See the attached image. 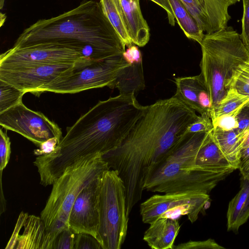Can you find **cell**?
Returning a JSON list of instances; mask_svg holds the SVG:
<instances>
[{
    "label": "cell",
    "instance_id": "6da1fadb",
    "mask_svg": "<svg viewBox=\"0 0 249 249\" xmlns=\"http://www.w3.org/2000/svg\"><path fill=\"white\" fill-rule=\"evenodd\" d=\"M198 116L173 96L147 106L122 143L102 155L110 169L116 171L125 188L127 213L141 199L148 170L186 133Z\"/></svg>",
    "mask_w": 249,
    "mask_h": 249
},
{
    "label": "cell",
    "instance_id": "7a4b0ae2",
    "mask_svg": "<svg viewBox=\"0 0 249 249\" xmlns=\"http://www.w3.org/2000/svg\"><path fill=\"white\" fill-rule=\"evenodd\" d=\"M135 95L119 94L99 101L68 127L54 151L37 156L33 162L40 184L53 185L69 166L117 147L147 109V106L141 105Z\"/></svg>",
    "mask_w": 249,
    "mask_h": 249
},
{
    "label": "cell",
    "instance_id": "3957f363",
    "mask_svg": "<svg viewBox=\"0 0 249 249\" xmlns=\"http://www.w3.org/2000/svg\"><path fill=\"white\" fill-rule=\"evenodd\" d=\"M53 43L71 47L92 62L123 55L125 46L99 3L84 0L57 16L41 19L26 28L13 47Z\"/></svg>",
    "mask_w": 249,
    "mask_h": 249
},
{
    "label": "cell",
    "instance_id": "277c9868",
    "mask_svg": "<svg viewBox=\"0 0 249 249\" xmlns=\"http://www.w3.org/2000/svg\"><path fill=\"white\" fill-rule=\"evenodd\" d=\"M209 132H186L148 170L143 190L163 194L197 191L209 194L235 169H213L196 164V156Z\"/></svg>",
    "mask_w": 249,
    "mask_h": 249
},
{
    "label": "cell",
    "instance_id": "5b68a950",
    "mask_svg": "<svg viewBox=\"0 0 249 249\" xmlns=\"http://www.w3.org/2000/svg\"><path fill=\"white\" fill-rule=\"evenodd\" d=\"M109 169L102 155L98 154L69 166L54 181L40 216L45 226L47 249H53L57 235L64 229L70 228V213L80 193Z\"/></svg>",
    "mask_w": 249,
    "mask_h": 249
},
{
    "label": "cell",
    "instance_id": "8992f818",
    "mask_svg": "<svg viewBox=\"0 0 249 249\" xmlns=\"http://www.w3.org/2000/svg\"><path fill=\"white\" fill-rule=\"evenodd\" d=\"M200 45V74L209 94L211 111L227 94L236 69L249 60V52L240 35L228 27L205 34Z\"/></svg>",
    "mask_w": 249,
    "mask_h": 249
},
{
    "label": "cell",
    "instance_id": "52a82bcc",
    "mask_svg": "<svg viewBox=\"0 0 249 249\" xmlns=\"http://www.w3.org/2000/svg\"><path fill=\"white\" fill-rule=\"evenodd\" d=\"M98 208L96 239L102 249H121L126 238L129 215L125 186L115 170H107L101 178Z\"/></svg>",
    "mask_w": 249,
    "mask_h": 249
},
{
    "label": "cell",
    "instance_id": "ba28073f",
    "mask_svg": "<svg viewBox=\"0 0 249 249\" xmlns=\"http://www.w3.org/2000/svg\"><path fill=\"white\" fill-rule=\"evenodd\" d=\"M130 65L123 55L94 61L68 75L57 78L41 89L37 95L44 92L75 93L105 86L114 89L124 69Z\"/></svg>",
    "mask_w": 249,
    "mask_h": 249
},
{
    "label": "cell",
    "instance_id": "9c48e42d",
    "mask_svg": "<svg viewBox=\"0 0 249 249\" xmlns=\"http://www.w3.org/2000/svg\"><path fill=\"white\" fill-rule=\"evenodd\" d=\"M210 199L209 194L197 191L155 195L141 204L140 214L143 223L148 224L161 217L178 220L185 215L194 223Z\"/></svg>",
    "mask_w": 249,
    "mask_h": 249
},
{
    "label": "cell",
    "instance_id": "30bf717a",
    "mask_svg": "<svg viewBox=\"0 0 249 249\" xmlns=\"http://www.w3.org/2000/svg\"><path fill=\"white\" fill-rule=\"evenodd\" d=\"M92 62L80 52L68 46L53 43L21 47L13 46L0 56L1 69L61 64L87 66Z\"/></svg>",
    "mask_w": 249,
    "mask_h": 249
},
{
    "label": "cell",
    "instance_id": "8fae6325",
    "mask_svg": "<svg viewBox=\"0 0 249 249\" xmlns=\"http://www.w3.org/2000/svg\"><path fill=\"white\" fill-rule=\"evenodd\" d=\"M0 125L20 134L38 147L50 139L57 138L60 141L62 138L55 123L41 112L29 109L22 101L0 113Z\"/></svg>",
    "mask_w": 249,
    "mask_h": 249
},
{
    "label": "cell",
    "instance_id": "7c38bea8",
    "mask_svg": "<svg viewBox=\"0 0 249 249\" xmlns=\"http://www.w3.org/2000/svg\"><path fill=\"white\" fill-rule=\"evenodd\" d=\"M85 66L77 64H61L0 69V80L26 93L37 95L41 89L57 78Z\"/></svg>",
    "mask_w": 249,
    "mask_h": 249
},
{
    "label": "cell",
    "instance_id": "4fadbf2b",
    "mask_svg": "<svg viewBox=\"0 0 249 249\" xmlns=\"http://www.w3.org/2000/svg\"><path fill=\"white\" fill-rule=\"evenodd\" d=\"M102 176L84 188L73 204L69 225L76 234L89 233L96 238L99 225L98 203Z\"/></svg>",
    "mask_w": 249,
    "mask_h": 249
},
{
    "label": "cell",
    "instance_id": "5bb4252c",
    "mask_svg": "<svg viewBox=\"0 0 249 249\" xmlns=\"http://www.w3.org/2000/svg\"><path fill=\"white\" fill-rule=\"evenodd\" d=\"M174 95L200 115L210 114L212 104L201 74L193 76L175 78Z\"/></svg>",
    "mask_w": 249,
    "mask_h": 249
},
{
    "label": "cell",
    "instance_id": "9a60e30c",
    "mask_svg": "<svg viewBox=\"0 0 249 249\" xmlns=\"http://www.w3.org/2000/svg\"><path fill=\"white\" fill-rule=\"evenodd\" d=\"M143 239L153 249H173L180 230L177 219L161 217L149 224Z\"/></svg>",
    "mask_w": 249,
    "mask_h": 249
},
{
    "label": "cell",
    "instance_id": "2e32d148",
    "mask_svg": "<svg viewBox=\"0 0 249 249\" xmlns=\"http://www.w3.org/2000/svg\"><path fill=\"white\" fill-rule=\"evenodd\" d=\"M132 43L143 47L148 42L150 31L144 18L139 0H120Z\"/></svg>",
    "mask_w": 249,
    "mask_h": 249
},
{
    "label": "cell",
    "instance_id": "e0dca14e",
    "mask_svg": "<svg viewBox=\"0 0 249 249\" xmlns=\"http://www.w3.org/2000/svg\"><path fill=\"white\" fill-rule=\"evenodd\" d=\"M196 0L206 23V34H212L227 27L231 19L228 8L239 0Z\"/></svg>",
    "mask_w": 249,
    "mask_h": 249
},
{
    "label": "cell",
    "instance_id": "ac0fdd59",
    "mask_svg": "<svg viewBox=\"0 0 249 249\" xmlns=\"http://www.w3.org/2000/svg\"><path fill=\"white\" fill-rule=\"evenodd\" d=\"M249 132H240L237 129L224 130L213 128V139L231 167L238 169L241 145Z\"/></svg>",
    "mask_w": 249,
    "mask_h": 249
},
{
    "label": "cell",
    "instance_id": "d6986e66",
    "mask_svg": "<svg viewBox=\"0 0 249 249\" xmlns=\"http://www.w3.org/2000/svg\"><path fill=\"white\" fill-rule=\"evenodd\" d=\"M249 218V180L241 177L240 189L230 201L227 213V230L238 232Z\"/></svg>",
    "mask_w": 249,
    "mask_h": 249
},
{
    "label": "cell",
    "instance_id": "ffe728a7",
    "mask_svg": "<svg viewBox=\"0 0 249 249\" xmlns=\"http://www.w3.org/2000/svg\"><path fill=\"white\" fill-rule=\"evenodd\" d=\"M23 227L15 249H47L45 226L40 216L28 214Z\"/></svg>",
    "mask_w": 249,
    "mask_h": 249
},
{
    "label": "cell",
    "instance_id": "44dd1931",
    "mask_svg": "<svg viewBox=\"0 0 249 249\" xmlns=\"http://www.w3.org/2000/svg\"><path fill=\"white\" fill-rule=\"evenodd\" d=\"M212 130L208 133L197 153L196 164L200 166L217 169L232 168L216 143L212 135Z\"/></svg>",
    "mask_w": 249,
    "mask_h": 249
},
{
    "label": "cell",
    "instance_id": "7402d4cb",
    "mask_svg": "<svg viewBox=\"0 0 249 249\" xmlns=\"http://www.w3.org/2000/svg\"><path fill=\"white\" fill-rule=\"evenodd\" d=\"M103 12L125 46L132 45L120 0H100Z\"/></svg>",
    "mask_w": 249,
    "mask_h": 249
},
{
    "label": "cell",
    "instance_id": "603a6c76",
    "mask_svg": "<svg viewBox=\"0 0 249 249\" xmlns=\"http://www.w3.org/2000/svg\"><path fill=\"white\" fill-rule=\"evenodd\" d=\"M175 18L185 35L189 39L201 43L205 36L196 20L180 0H168Z\"/></svg>",
    "mask_w": 249,
    "mask_h": 249
},
{
    "label": "cell",
    "instance_id": "cb8c5ba5",
    "mask_svg": "<svg viewBox=\"0 0 249 249\" xmlns=\"http://www.w3.org/2000/svg\"><path fill=\"white\" fill-rule=\"evenodd\" d=\"M145 87L142 62L133 63L126 67L118 78L115 88L120 94L137 93Z\"/></svg>",
    "mask_w": 249,
    "mask_h": 249
},
{
    "label": "cell",
    "instance_id": "d4e9b609",
    "mask_svg": "<svg viewBox=\"0 0 249 249\" xmlns=\"http://www.w3.org/2000/svg\"><path fill=\"white\" fill-rule=\"evenodd\" d=\"M249 102V97L238 92L234 89H230L225 97L210 112L211 120L232 112Z\"/></svg>",
    "mask_w": 249,
    "mask_h": 249
},
{
    "label": "cell",
    "instance_id": "484cf974",
    "mask_svg": "<svg viewBox=\"0 0 249 249\" xmlns=\"http://www.w3.org/2000/svg\"><path fill=\"white\" fill-rule=\"evenodd\" d=\"M25 93L13 85L0 80V113L22 102Z\"/></svg>",
    "mask_w": 249,
    "mask_h": 249
},
{
    "label": "cell",
    "instance_id": "4316f807",
    "mask_svg": "<svg viewBox=\"0 0 249 249\" xmlns=\"http://www.w3.org/2000/svg\"><path fill=\"white\" fill-rule=\"evenodd\" d=\"M231 88L249 97V60L240 65L233 73L229 84Z\"/></svg>",
    "mask_w": 249,
    "mask_h": 249
},
{
    "label": "cell",
    "instance_id": "83f0119b",
    "mask_svg": "<svg viewBox=\"0 0 249 249\" xmlns=\"http://www.w3.org/2000/svg\"><path fill=\"white\" fill-rule=\"evenodd\" d=\"M242 107L243 106L232 112L212 120L213 127H218L224 130L237 129L238 127L237 117Z\"/></svg>",
    "mask_w": 249,
    "mask_h": 249
},
{
    "label": "cell",
    "instance_id": "f1b7e54d",
    "mask_svg": "<svg viewBox=\"0 0 249 249\" xmlns=\"http://www.w3.org/2000/svg\"><path fill=\"white\" fill-rule=\"evenodd\" d=\"M75 235L70 228L64 229L55 238L53 249H74Z\"/></svg>",
    "mask_w": 249,
    "mask_h": 249
},
{
    "label": "cell",
    "instance_id": "f546056e",
    "mask_svg": "<svg viewBox=\"0 0 249 249\" xmlns=\"http://www.w3.org/2000/svg\"><path fill=\"white\" fill-rule=\"evenodd\" d=\"M11 153L10 138L1 128L0 129V172H2L8 164Z\"/></svg>",
    "mask_w": 249,
    "mask_h": 249
},
{
    "label": "cell",
    "instance_id": "4dcf8cb0",
    "mask_svg": "<svg viewBox=\"0 0 249 249\" xmlns=\"http://www.w3.org/2000/svg\"><path fill=\"white\" fill-rule=\"evenodd\" d=\"M223 249L224 247L209 238L203 241H189L174 246L173 249Z\"/></svg>",
    "mask_w": 249,
    "mask_h": 249
},
{
    "label": "cell",
    "instance_id": "1f68e13d",
    "mask_svg": "<svg viewBox=\"0 0 249 249\" xmlns=\"http://www.w3.org/2000/svg\"><path fill=\"white\" fill-rule=\"evenodd\" d=\"M74 249H102L98 240L86 233L76 234Z\"/></svg>",
    "mask_w": 249,
    "mask_h": 249
},
{
    "label": "cell",
    "instance_id": "d6a6232c",
    "mask_svg": "<svg viewBox=\"0 0 249 249\" xmlns=\"http://www.w3.org/2000/svg\"><path fill=\"white\" fill-rule=\"evenodd\" d=\"M213 128L210 114H206L198 116L197 119L188 126L186 132H209Z\"/></svg>",
    "mask_w": 249,
    "mask_h": 249
},
{
    "label": "cell",
    "instance_id": "836d02e7",
    "mask_svg": "<svg viewBox=\"0 0 249 249\" xmlns=\"http://www.w3.org/2000/svg\"><path fill=\"white\" fill-rule=\"evenodd\" d=\"M243 15L242 20V33L240 35L242 42L249 52V0H242Z\"/></svg>",
    "mask_w": 249,
    "mask_h": 249
},
{
    "label": "cell",
    "instance_id": "e575fe53",
    "mask_svg": "<svg viewBox=\"0 0 249 249\" xmlns=\"http://www.w3.org/2000/svg\"><path fill=\"white\" fill-rule=\"evenodd\" d=\"M28 215L26 213L21 212L18 217L16 226L15 227L13 234L7 243L5 249H15L18 236L19 232L22 227L24 226L25 221Z\"/></svg>",
    "mask_w": 249,
    "mask_h": 249
},
{
    "label": "cell",
    "instance_id": "d590c367",
    "mask_svg": "<svg viewBox=\"0 0 249 249\" xmlns=\"http://www.w3.org/2000/svg\"><path fill=\"white\" fill-rule=\"evenodd\" d=\"M238 129L240 132L249 130V102L244 105L237 117Z\"/></svg>",
    "mask_w": 249,
    "mask_h": 249
},
{
    "label": "cell",
    "instance_id": "8d00e7d4",
    "mask_svg": "<svg viewBox=\"0 0 249 249\" xmlns=\"http://www.w3.org/2000/svg\"><path fill=\"white\" fill-rule=\"evenodd\" d=\"M60 141L57 138H53L42 143L38 148L34 150V154L37 156L50 154L54 151Z\"/></svg>",
    "mask_w": 249,
    "mask_h": 249
},
{
    "label": "cell",
    "instance_id": "74e56055",
    "mask_svg": "<svg viewBox=\"0 0 249 249\" xmlns=\"http://www.w3.org/2000/svg\"><path fill=\"white\" fill-rule=\"evenodd\" d=\"M238 169L241 177L249 180V147L241 150Z\"/></svg>",
    "mask_w": 249,
    "mask_h": 249
},
{
    "label": "cell",
    "instance_id": "f35d334b",
    "mask_svg": "<svg viewBox=\"0 0 249 249\" xmlns=\"http://www.w3.org/2000/svg\"><path fill=\"white\" fill-rule=\"evenodd\" d=\"M123 56L125 60L130 64L142 62L141 53L138 48L135 46L131 45L128 47Z\"/></svg>",
    "mask_w": 249,
    "mask_h": 249
},
{
    "label": "cell",
    "instance_id": "ab89813d",
    "mask_svg": "<svg viewBox=\"0 0 249 249\" xmlns=\"http://www.w3.org/2000/svg\"><path fill=\"white\" fill-rule=\"evenodd\" d=\"M161 7L167 13L169 23L175 26V17L168 0H151Z\"/></svg>",
    "mask_w": 249,
    "mask_h": 249
},
{
    "label": "cell",
    "instance_id": "60d3db41",
    "mask_svg": "<svg viewBox=\"0 0 249 249\" xmlns=\"http://www.w3.org/2000/svg\"><path fill=\"white\" fill-rule=\"evenodd\" d=\"M2 174H0V214H1L3 213H4L6 210V200L4 198V193L2 190Z\"/></svg>",
    "mask_w": 249,
    "mask_h": 249
},
{
    "label": "cell",
    "instance_id": "b9f144b4",
    "mask_svg": "<svg viewBox=\"0 0 249 249\" xmlns=\"http://www.w3.org/2000/svg\"><path fill=\"white\" fill-rule=\"evenodd\" d=\"M249 147V133L243 141L241 145V149Z\"/></svg>",
    "mask_w": 249,
    "mask_h": 249
}]
</instances>
